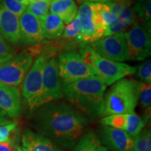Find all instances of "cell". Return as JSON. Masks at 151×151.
<instances>
[{"instance_id": "obj_14", "label": "cell", "mask_w": 151, "mask_h": 151, "mask_svg": "<svg viewBox=\"0 0 151 151\" xmlns=\"http://www.w3.org/2000/svg\"><path fill=\"white\" fill-rule=\"evenodd\" d=\"M91 2L83 1L78 9L76 18L80 24V32L77 37L80 43L88 44L103 37L104 34L96 29L92 21Z\"/></svg>"}, {"instance_id": "obj_15", "label": "cell", "mask_w": 151, "mask_h": 151, "mask_svg": "<svg viewBox=\"0 0 151 151\" xmlns=\"http://www.w3.org/2000/svg\"><path fill=\"white\" fill-rule=\"evenodd\" d=\"M21 97L18 88L0 83V111L8 118L19 116L21 109Z\"/></svg>"}, {"instance_id": "obj_12", "label": "cell", "mask_w": 151, "mask_h": 151, "mask_svg": "<svg viewBox=\"0 0 151 151\" xmlns=\"http://www.w3.org/2000/svg\"><path fill=\"white\" fill-rule=\"evenodd\" d=\"M147 120L146 118H141L135 112H132L103 117L100 122L102 125L125 131L135 138L145 127Z\"/></svg>"}, {"instance_id": "obj_1", "label": "cell", "mask_w": 151, "mask_h": 151, "mask_svg": "<svg viewBox=\"0 0 151 151\" xmlns=\"http://www.w3.org/2000/svg\"><path fill=\"white\" fill-rule=\"evenodd\" d=\"M35 111V129L62 148L73 149L87 132L88 119L72 106L65 102L52 101Z\"/></svg>"}, {"instance_id": "obj_40", "label": "cell", "mask_w": 151, "mask_h": 151, "mask_svg": "<svg viewBox=\"0 0 151 151\" xmlns=\"http://www.w3.org/2000/svg\"><path fill=\"white\" fill-rule=\"evenodd\" d=\"M124 1H131V0H124Z\"/></svg>"}, {"instance_id": "obj_28", "label": "cell", "mask_w": 151, "mask_h": 151, "mask_svg": "<svg viewBox=\"0 0 151 151\" xmlns=\"http://www.w3.org/2000/svg\"><path fill=\"white\" fill-rule=\"evenodd\" d=\"M136 76L141 82L151 83V60H148L138 67H136Z\"/></svg>"}, {"instance_id": "obj_9", "label": "cell", "mask_w": 151, "mask_h": 151, "mask_svg": "<svg viewBox=\"0 0 151 151\" xmlns=\"http://www.w3.org/2000/svg\"><path fill=\"white\" fill-rule=\"evenodd\" d=\"M64 97L62 83L60 78L57 60L50 58L43 69L42 88L39 101V108L43 104Z\"/></svg>"}, {"instance_id": "obj_20", "label": "cell", "mask_w": 151, "mask_h": 151, "mask_svg": "<svg viewBox=\"0 0 151 151\" xmlns=\"http://www.w3.org/2000/svg\"><path fill=\"white\" fill-rule=\"evenodd\" d=\"M136 16L129 6L124 9L121 14L119 15L117 20L106 27L104 37H109L117 33L122 32L124 29L131 26L134 22Z\"/></svg>"}, {"instance_id": "obj_38", "label": "cell", "mask_w": 151, "mask_h": 151, "mask_svg": "<svg viewBox=\"0 0 151 151\" xmlns=\"http://www.w3.org/2000/svg\"><path fill=\"white\" fill-rule=\"evenodd\" d=\"M41 1V0H31V2H32V1Z\"/></svg>"}, {"instance_id": "obj_34", "label": "cell", "mask_w": 151, "mask_h": 151, "mask_svg": "<svg viewBox=\"0 0 151 151\" xmlns=\"http://www.w3.org/2000/svg\"><path fill=\"white\" fill-rule=\"evenodd\" d=\"M11 121L10 119L7 117L3 112L0 111V126L4 125V124H6L10 123Z\"/></svg>"}, {"instance_id": "obj_17", "label": "cell", "mask_w": 151, "mask_h": 151, "mask_svg": "<svg viewBox=\"0 0 151 151\" xmlns=\"http://www.w3.org/2000/svg\"><path fill=\"white\" fill-rule=\"evenodd\" d=\"M21 141L22 147L29 151H65L48 138L30 129L24 132Z\"/></svg>"}, {"instance_id": "obj_25", "label": "cell", "mask_w": 151, "mask_h": 151, "mask_svg": "<svg viewBox=\"0 0 151 151\" xmlns=\"http://www.w3.org/2000/svg\"><path fill=\"white\" fill-rule=\"evenodd\" d=\"M134 151H151L150 129H143L134 138Z\"/></svg>"}, {"instance_id": "obj_23", "label": "cell", "mask_w": 151, "mask_h": 151, "mask_svg": "<svg viewBox=\"0 0 151 151\" xmlns=\"http://www.w3.org/2000/svg\"><path fill=\"white\" fill-rule=\"evenodd\" d=\"M52 0H41L32 1L27 6V11L41 21L48 14L50 2Z\"/></svg>"}, {"instance_id": "obj_19", "label": "cell", "mask_w": 151, "mask_h": 151, "mask_svg": "<svg viewBox=\"0 0 151 151\" xmlns=\"http://www.w3.org/2000/svg\"><path fill=\"white\" fill-rule=\"evenodd\" d=\"M39 22L43 37L47 41L55 40L62 37L65 23L58 16L50 13Z\"/></svg>"}, {"instance_id": "obj_26", "label": "cell", "mask_w": 151, "mask_h": 151, "mask_svg": "<svg viewBox=\"0 0 151 151\" xmlns=\"http://www.w3.org/2000/svg\"><path fill=\"white\" fill-rule=\"evenodd\" d=\"M139 101L143 109L150 107L151 86L150 84L139 82Z\"/></svg>"}, {"instance_id": "obj_21", "label": "cell", "mask_w": 151, "mask_h": 151, "mask_svg": "<svg viewBox=\"0 0 151 151\" xmlns=\"http://www.w3.org/2000/svg\"><path fill=\"white\" fill-rule=\"evenodd\" d=\"M74 151H107V148L102 145L97 134L92 130L86 132L79 139L74 148Z\"/></svg>"}, {"instance_id": "obj_32", "label": "cell", "mask_w": 151, "mask_h": 151, "mask_svg": "<svg viewBox=\"0 0 151 151\" xmlns=\"http://www.w3.org/2000/svg\"><path fill=\"white\" fill-rule=\"evenodd\" d=\"M130 2H131L130 1H124V0H112L110 2L106 3V4L110 9L111 13L118 18L119 15L121 14L124 9L130 5Z\"/></svg>"}, {"instance_id": "obj_16", "label": "cell", "mask_w": 151, "mask_h": 151, "mask_svg": "<svg viewBox=\"0 0 151 151\" xmlns=\"http://www.w3.org/2000/svg\"><path fill=\"white\" fill-rule=\"evenodd\" d=\"M0 34L7 42L16 45L20 43L19 17L0 4Z\"/></svg>"}, {"instance_id": "obj_39", "label": "cell", "mask_w": 151, "mask_h": 151, "mask_svg": "<svg viewBox=\"0 0 151 151\" xmlns=\"http://www.w3.org/2000/svg\"><path fill=\"white\" fill-rule=\"evenodd\" d=\"M76 1H78V2H81V3L82 2L83 3V0H76Z\"/></svg>"}, {"instance_id": "obj_3", "label": "cell", "mask_w": 151, "mask_h": 151, "mask_svg": "<svg viewBox=\"0 0 151 151\" xmlns=\"http://www.w3.org/2000/svg\"><path fill=\"white\" fill-rule=\"evenodd\" d=\"M139 101V82L122 78L104 94L101 117L134 112Z\"/></svg>"}, {"instance_id": "obj_2", "label": "cell", "mask_w": 151, "mask_h": 151, "mask_svg": "<svg viewBox=\"0 0 151 151\" xmlns=\"http://www.w3.org/2000/svg\"><path fill=\"white\" fill-rule=\"evenodd\" d=\"M106 86L99 78H84L62 85L64 97L90 118L101 117Z\"/></svg>"}, {"instance_id": "obj_33", "label": "cell", "mask_w": 151, "mask_h": 151, "mask_svg": "<svg viewBox=\"0 0 151 151\" xmlns=\"http://www.w3.org/2000/svg\"><path fill=\"white\" fill-rule=\"evenodd\" d=\"M18 145L11 142L0 143V151H18Z\"/></svg>"}, {"instance_id": "obj_31", "label": "cell", "mask_w": 151, "mask_h": 151, "mask_svg": "<svg viewBox=\"0 0 151 151\" xmlns=\"http://www.w3.org/2000/svg\"><path fill=\"white\" fill-rule=\"evenodd\" d=\"M15 52L0 34V62L12 58Z\"/></svg>"}, {"instance_id": "obj_11", "label": "cell", "mask_w": 151, "mask_h": 151, "mask_svg": "<svg viewBox=\"0 0 151 151\" xmlns=\"http://www.w3.org/2000/svg\"><path fill=\"white\" fill-rule=\"evenodd\" d=\"M97 136L108 150L134 151V138L123 130L101 125Z\"/></svg>"}, {"instance_id": "obj_29", "label": "cell", "mask_w": 151, "mask_h": 151, "mask_svg": "<svg viewBox=\"0 0 151 151\" xmlns=\"http://www.w3.org/2000/svg\"><path fill=\"white\" fill-rule=\"evenodd\" d=\"M0 4L18 17H20L27 10V6L20 4L16 0H0Z\"/></svg>"}, {"instance_id": "obj_30", "label": "cell", "mask_w": 151, "mask_h": 151, "mask_svg": "<svg viewBox=\"0 0 151 151\" xmlns=\"http://www.w3.org/2000/svg\"><path fill=\"white\" fill-rule=\"evenodd\" d=\"M80 32V24L78 18L76 17L70 23H69L64 29L62 37L63 39H71L78 37Z\"/></svg>"}, {"instance_id": "obj_10", "label": "cell", "mask_w": 151, "mask_h": 151, "mask_svg": "<svg viewBox=\"0 0 151 151\" xmlns=\"http://www.w3.org/2000/svg\"><path fill=\"white\" fill-rule=\"evenodd\" d=\"M88 45L98 55L107 60L117 62L129 60L124 32L101 37Z\"/></svg>"}, {"instance_id": "obj_7", "label": "cell", "mask_w": 151, "mask_h": 151, "mask_svg": "<svg viewBox=\"0 0 151 151\" xmlns=\"http://www.w3.org/2000/svg\"><path fill=\"white\" fill-rule=\"evenodd\" d=\"M32 62L33 54L27 50L0 62V83L14 87L20 86Z\"/></svg>"}, {"instance_id": "obj_8", "label": "cell", "mask_w": 151, "mask_h": 151, "mask_svg": "<svg viewBox=\"0 0 151 151\" xmlns=\"http://www.w3.org/2000/svg\"><path fill=\"white\" fill-rule=\"evenodd\" d=\"M50 56L41 55L35 60L24 78L22 94L24 104L31 111L39 108L42 88L43 69Z\"/></svg>"}, {"instance_id": "obj_36", "label": "cell", "mask_w": 151, "mask_h": 151, "mask_svg": "<svg viewBox=\"0 0 151 151\" xmlns=\"http://www.w3.org/2000/svg\"><path fill=\"white\" fill-rule=\"evenodd\" d=\"M16 1L21 4L25 6H27L31 3V0H16Z\"/></svg>"}, {"instance_id": "obj_13", "label": "cell", "mask_w": 151, "mask_h": 151, "mask_svg": "<svg viewBox=\"0 0 151 151\" xmlns=\"http://www.w3.org/2000/svg\"><path fill=\"white\" fill-rule=\"evenodd\" d=\"M20 43L24 46H35L48 42L43 37L40 22L26 10L19 17Z\"/></svg>"}, {"instance_id": "obj_37", "label": "cell", "mask_w": 151, "mask_h": 151, "mask_svg": "<svg viewBox=\"0 0 151 151\" xmlns=\"http://www.w3.org/2000/svg\"><path fill=\"white\" fill-rule=\"evenodd\" d=\"M18 151H29L28 150H27L26 148H23V147H20V146H18Z\"/></svg>"}, {"instance_id": "obj_4", "label": "cell", "mask_w": 151, "mask_h": 151, "mask_svg": "<svg viewBox=\"0 0 151 151\" xmlns=\"http://www.w3.org/2000/svg\"><path fill=\"white\" fill-rule=\"evenodd\" d=\"M79 53L93 69L98 78L106 86H111L127 76L134 74L136 67L123 62H113L100 56L88 44L81 43Z\"/></svg>"}, {"instance_id": "obj_18", "label": "cell", "mask_w": 151, "mask_h": 151, "mask_svg": "<svg viewBox=\"0 0 151 151\" xmlns=\"http://www.w3.org/2000/svg\"><path fill=\"white\" fill-rule=\"evenodd\" d=\"M49 10L68 24L76 17L78 6L74 0H52Z\"/></svg>"}, {"instance_id": "obj_35", "label": "cell", "mask_w": 151, "mask_h": 151, "mask_svg": "<svg viewBox=\"0 0 151 151\" xmlns=\"http://www.w3.org/2000/svg\"><path fill=\"white\" fill-rule=\"evenodd\" d=\"M112 0H83V1H89V2H93V3H103V4H106L108 2H110Z\"/></svg>"}, {"instance_id": "obj_27", "label": "cell", "mask_w": 151, "mask_h": 151, "mask_svg": "<svg viewBox=\"0 0 151 151\" xmlns=\"http://www.w3.org/2000/svg\"><path fill=\"white\" fill-rule=\"evenodd\" d=\"M94 6L95 9L99 11L100 16L106 27L113 24L117 20V17L111 13L110 9L106 4L94 3Z\"/></svg>"}, {"instance_id": "obj_22", "label": "cell", "mask_w": 151, "mask_h": 151, "mask_svg": "<svg viewBox=\"0 0 151 151\" xmlns=\"http://www.w3.org/2000/svg\"><path fill=\"white\" fill-rule=\"evenodd\" d=\"M19 137V129L16 122L0 126V143L11 142L16 143Z\"/></svg>"}, {"instance_id": "obj_5", "label": "cell", "mask_w": 151, "mask_h": 151, "mask_svg": "<svg viewBox=\"0 0 151 151\" xmlns=\"http://www.w3.org/2000/svg\"><path fill=\"white\" fill-rule=\"evenodd\" d=\"M57 62L62 85L84 78H98L96 73L84 61L80 53L74 50L60 54Z\"/></svg>"}, {"instance_id": "obj_6", "label": "cell", "mask_w": 151, "mask_h": 151, "mask_svg": "<svg viewBox=\"0 0 151 151\" xmlns=\"http://www.w3.org/2000/svg\"><path fill=\"white\" fill-rule=\"evenodd\" d=\"M150 22H134L127 32H124L129 60L141 61L151 53Z\"/></svg>"}, {"instance_id": "obj_24", "label": "cell", "mask_w": 151, "mask_h": 151, "mask_svg": "<svg viewBox=\"0 0 151 151\" xmlns=\"http://www.w3.org/2000/svg\"><path fill=\"white\" fill-rule=\"evenodd\" d=\"M135 16L142 21L150 22L151 20V0H138L133 6Z\"/></svg>"}]
</instances>
